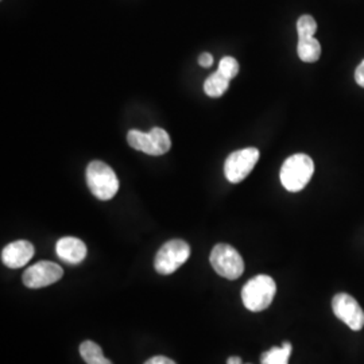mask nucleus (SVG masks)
Here are the masks:
<instances>
[{"instance_id":"obj_1","label":"nucleus","mask_w":364,"mask_h":364,"mask_svg":"<svg viewBox=\"0 0 364 364\" xmlns=\"http://www.w3.org/2000/svg\"><path fill=\"white\" fill-rule=\"evenodd\" d=\"M314 173L313 159L306 154L289 156L281 168V182L289 192L302 191L312 178Z\"/></svg>"},{"instance_id":"obj_2","label":"nucleus","mask_w":364,"mask_h":364,"mask_svg":"<svg viewBox=\"0 0 364 364\" xmlns=\"http://www.w3.org/2000/svg\"><path fill=\"white\" fill-rule=\"evenodd\" d=\"M277 293V285L269 275H257L251 278L242 289V299L245 306L251 312L266 311Z\"/></svg>"},{"instance_id":"obj_3","label":"nucleus","mask_w":364,"mask_h":364,"mask_svg":"<svg viewBox=\"0 0 364 364\" xmlns=\"http://www.w3.org/2000/svg\"><path fill=\"white\" fill-rule=\"evenodd\" d=\"M87 183L92 195L103 201L114 198L119 191L117 173L103 161H92L88 165Z\"/></svg>"},{"instance_id":"obj_4","label":"nucleus","mask_w":364,"mask_h":364,"mask_svg":"<svg viewBox=\"0 0 364 364\" xmlns=\"http://www.w3.org/2000/svg\"><path fill=\"white\" fill-rule=\"evenodd\" d=\"M127 142L134 150L153 156H164L171 147L169 134L159 127L151 129L150 132L130 130L127 134Z\"/></svg>"},{"instance_id":"obj_5","label":"nucleus","mask_w":364,"mask_h":364,"mask_svg":"<svg viewBox=\"0 0 364 364\" xmlns=\"http://www.w3.org/2000/svg\"><path fill=\"white\" fill-rule=\"evenodd\" d=\"M210 264L215 272L227 279H237L245 273V260L230 245H216L210 252Z\"/></svg>"},{"instance_id":"obj_6","label":"nucleus","mask_w":364,"mask_h":364,"mask_svg":"<svg viewBox=\"0 0 364 364\" xmlns=\"http://www.w3.org/2000/svg\"><path fill=\"white\" fill-rule=\"evenodd\" d=\"M189 245L180 239H174L159 248L154 260V267L158 273L169 275L177 272L182 264L189 259Z\"/></svg>"},{"instance_id":"obj_7","label":"nucleus","mask_w":364,"mask_h":364,"mask_svg":"<svg viewBox=\"0 0 364 364\" xmlns=\"http://www.w3.org/2000/svg\"><path fill=\"white\" fill-rule=\"evenodd\" d=\"M259 159V150L255 147H247L234 151L225 159L224 174L231 183L243 181L255 168Z\"/></svg>"},{"instance_id":"obj_8","label":"nucleus","mask_w":364,"mask_h":364,"mask_svg":"<svg viewBox=\"0 0 364 364\" xmlns=\"http://www.w3.org/2000/svg\"><path fill=\"white\" fill-rule=\"evenodd\" d=\"M333 313L352 331H360L364 326V311L359 302L347 293H338L332 299Z\"/></svg>"},{"instance_id":"obj_9","label":"nucleus","mask_w":364,"mask_h":364,"mask_svg":"<svg viewBox=\"0 0 364 364\" xmlns=\"http://www.w3.org/2000/svg\"><path fill=\"white\" fill-rule=\"evenodd\" d=\"M63 275L64 272L57 263L42 260L30 266L23 273V284L30 289H41L58 282Z\"/></svg>"},{"instance_id":"obj_10","label":"nucleus","mask_w":364,"mask_h":364,"mask_svg":"<svg viewBox=\"0 0 364 364\" xmlns=\"http://www.w3.org/2000/svg\"><path fill=\"white\" fill-rule=\"evenodd\" d=\"M34 257V246L27 240H16L3 248L1 262L10 269L26 266Z\"/></svg>"},{"instance_id":"obj_11","label":"nucleus","mask_w":364,"mask_h":364,"mask_svg":"<svg viewBox=\"0 0 364 364\" xmlns=\"http://www.w3.org/2000/svg\"><path fill=\"white\" fill-rule=\"evenodd\" d=\"M55 251L60 259L70 264H78L87 257V246L82 240L73 236H65L57 242Z\"/></svg>"},{"instance_id":"obj_12","label":"nucleus","mask_w":364,"mask_h":364,"mask_svg":"<svg viewBox=\"0 0 364 364\" xmlns=\"http://www.w3.org/2000/svg\"><path fill=\"white\" fill-rule=\"evenodd\" d=\"M297 53L301 61L304 63H316L321 55V45L314 37L299 38Z\"/></svg>"},{"instance_id":"obj_13","label":"nucleus","mask_w":364,"mask_h":364,"mask_svg":"<svg viewBox=\"0 0 364 364\" xmlns=\"http://www.w3.org/2000/svg\"><path fill=\"white\" fill-rule=\"evenodd\" d=\"M291 344L284 341L282 347H273L269 351L263 352L260 356L262 364H289V358L291 355Z\"/></svg>"},{"instance_id":"obj_14","label":"nucleus","mask_w":364,"mask_h":364,"mask_svg":"<svg viewBox=\"0 0 364 364\" xmlns=\"http://www.w3.org/2000/svg\"><path fill=\"white\" fill-rule=\"evenodd\" d=\"M80 353L87 364H112L111 360L105 358L103 350L91 340L81 343Z\"/></svg>"},{"instance_id":"obj_15","label":"nucleus","mask_w":364,"mask_h":364,"mask_svg":"<svg viewBox=\"0 0 364 364\" xmlns=\"http://www.w3.org/2000/svg\"><path fill=\"white\" fill-rule=\"evenodd\" d=\"M230 78L223 76L220 72H215L204 82V92L209 97H220L230 87Z\"/></svg>"},{"instance_id":"obj_16","label":"nucleus","mask_w":364,"mask_h":364,"mask_svg":"<svg viewBox=\"0 0 364 364\" xmlns=\"http://www.w3.org/2000/svg\"><path fill=\"white\" fill-rule=\"evenodd\" d=\"M317 31V23L311 15H302L297 22V33L299 38H309L314 37Z\"/></svg>"},{"instance_id":"obj_17","label":"nucleus","mask_w":364,"mask_h":364,"mask_svg":"<svg viewBox=\"0 0 364 364\" xmlns=\"http://www.w3.org/2000/svg\"><path fill=\"white\" fill-rule=\"evenodd\" d=\"M219 72L223 76L232 80L239 73V64L234 57H224L219 63Z\"/></svg>"},{"instance_id":"obj_18","label":"nucleus","mask_w":364,"mask_h":364,"mask_svg":"<svg viewBox=\"0 0 364 364\" xmlns=\"http://www.w3.org/2000/svg\"><path fill=\"white\" fill-rule=\"evenodd\" d=\"M198 64L203 66V68H209V66L213 64V57L210 53H203L198 58Z\"/></svg>"},{"instance_id":"obj_19","label":"nucleus","mask_w":364,"mask_h":364,"mask_svg":"<svg viewBox=\"0 0 364 364\" xmlns=\"http://www.w3.org/2000/svg\"><path fill=\"white\" fill-rule=\"evenodd\" d=\"M144 364H177L174 360H171L166 356H154L151 359H149Z\"/></svg>"},{"instance_id":"obj_20","label":"nucleus","mask_w":364,"mask_h":364,"mask_svg":"<svg viewBox=\"0 0 364 364\" xmlns=\"http://www.w3.org/2000/svg\"><path fill=\"white\" fill-rule=\"evenodd\" d=\"M355 80H356V82H358L360 87H363L364 88V60L360 63V65L356 68Z\"/></svg>"},{"instance_id":"obj_21","label":"nucleus","mask_w":364,"mask_h":364,"mask_svg":"<svg viewBox=\"0 0 364 364\" xmlns=\"http://www.w3.org/2000/svg\"><path fill=\"white\" fill-rule=\"evenodd\" d=\"M227 364H243V362H242V359L239 356H231V358H228Z\"/></svg>"}]
</instances>
